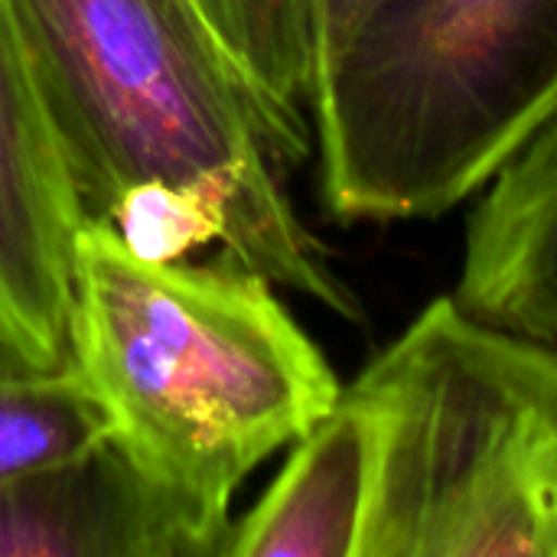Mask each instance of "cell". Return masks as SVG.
<instances>
[{
  "instance_id": "3957f363",
  "label": "cell",
  "mask_w": 557,
  "mask_h": 557,
  "mask_svg": "<svg viewBox=\"0 0 557 557\" xmlns=\"http://www.w3.org/2000/svg\"><path fill=\"white\" fill-rule=\"evenodd\" d=\"M343 395L369 437L359 557H557V343L447 294Z\"/></svg>"
},
{
  "instance_id": "30bf717a",
  "label": "cell",
  "mask_w": 557,
  "mask_h": 557,
  "mask_svg": "<svg viewBox=\"0 0 557 557\" xmlns=\"http://www.w3.org/2000/svg\"><path fill=\"white\" fill-rule=\"evenodd\" d=\"M111 431L108 405L72 362L46 369L0 352V486L59 463Z\"/></svg>"
},
{
  "instance_id": "8992f818",
  "label": "cell",
  "mask_w": 557,
  "mask_h": 557,
  "mask_svg": "<svg viewBox=\"0 0 557 557\" xmlns=\"http://www.w3.org/2000/svg\"><path fill=\"white\" fill-rule=\"evenodd\" d=\"M232 525L114 431L0 486V557H225Z\"/></svg>"
},
{
  "instance_id": "7c38bea8",
  "label": "cell",
  "mask_w": 557,
  "mask_h": 557,
  "mask_svg": "<svg viewBox=\"0 0 557 557\" xmlns=\"http://www.w3.org/2000/svg\"><path fill=\"white\" fill-rule=\"evenodd\" d=\"M392 0H310V46L313 82L317 75L359 36V29L379 16ZM313 91V88H310Z\"/></svg>"
},
{
  "instance_id": "8fae6325",
  "label": "cell",
  "mask_w": 557,
  "mask_h": 557,
  "mask_svg": "<svg viewBox=\"0 0 557 557\" xmlns=\"http://www.w3.org/2000/svg\"><path fill=\"white\" fill-rule=\"evenodd\" d=\"M98 225L144 261H183L196 248L222 245L215 209L199 193L160 180L124 189Z\"/></svg>"
},
{
  "instance_id": "ba28073f",
  "label": "cell",
  "mask_w": 557,
  "mask_h": 557,
  "mask_svg": "<svg viewBox=\"0 0 557 557\" xmlns=\"http://www.w3.org/2000/svg\"><path fill=\"white\" fill-rule=\"evenodd\" d=\"M369 509V437L339 401L297 441L264 496L232 525L225 557H359Z\"/></svg>"
},
{
  "instance_id": "9c48e42d",
  "label": "cell",
  "mask_w": 557,
  "mask_h": 557,
  "mask_svg": "<svg viewBox=\"0 0 557 557\" xmlns=\"http://www.w3.org/2000/svg\"><path fill=\"white\" fill-rule=\"evenodd\" d=\"M235 65L281 166L310 157V0H193Z\"/></svg>"
},
{
  "instance_id": "277c9868",
  "label": "cell",
  "mask_w": 557,
  "mask_h": 557,
  "mask_svg": "<svg viewBox=\"0 0 557 557\" xmlns=\"http://www.w3.org/2000/svg\"><path fill=\"white\" fill-rule=\"evenodd\" d=\"M557 114V0H392L317 75L336 222L437 219Z\"/></svg>"
},
{
  "instance_id": "7a4b0ae2",
  "label": "cell",
  "mask_w": 557,
  "mask_h": 557,
  "mask_svg": "<svg viewBox=\"0 0 557 557\" xmlns=\"http://www.w3.org/2000/svg\"><path fill=\"white\" fill-rule=\"evenodd\" d=\"M69 356L114 437L219 516L343 395L268 277L225 255L144 261L98 222H82L75 242Z\"/></svg>"
},
{
  "instance_id": "6da1fadb",
  "label": "cell",
  "mask_w": 557,
  "mask_h": 557,
  "mask_svg": "<svg viewBox=\"0 0 557 557\" xmlns=\"http://www.w3.org/2000/svg\"><path fill=\"white\" fill-rule=\"evenodd\" d=\"M85 222L137 183L199 193L222 255L362 326L297 215L261 117L193 0H16Z\"/></svg>"
},
{
  "instance_id": "52a82bcc",
  "label": "cell",
  "mask_w": 557,
  "mask_h": 557,
  "mask_svg": "<svg viewBox=\"0 0 557 557\" xmlns=\"http://www.w3.org/2000/svg\"><path fill=\"white\" fill-rule=\"evenodd\" d=\"M450 297L480 320L557 343V114L483 186Z\"/></svg>"
},
{
  "instance_id": "4fadbf2b",
  "label": "cell",
  "mask_w": 557,
  "mask_h": 557,
  "mask_svg": "<svg viewBox=\"0 0 557 557\" xmlns=\"http://www.w3.org/2000/svg\"><path fill=\"white\" fill-rule=\"evenodd\" d=\"M0 352H3V356H23L20 346H16V339H13V333H10V326L3 323V317H0ZM23 359H26V356H23Z\"/></svg>"
},
{
  "instance_id": "5b68a950",
  "label": "cell",
  "mask_w": 557,
  "mask_h": 557,
  "mask_svg": "<svg viewBox=\"0 0 557 557\" xmlns=\"http://www.w3.org/2000/svg\"><path fill=\"white\" fill-rule=\"evenodd\" d=\"M82 206L16 0H0V317L46 369L69 356Z\"/></svg>"
}]
</instances>
